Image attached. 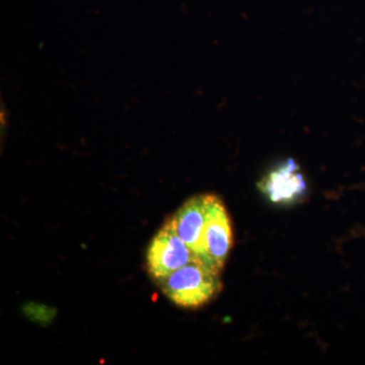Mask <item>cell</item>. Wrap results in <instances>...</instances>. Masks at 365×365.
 I'll return each mask as SVG.
<instances>
[{
    "label": "cell",
    "instance_id": "obj_1",
    "mask_svg": "<svg viewBox=\"0 0 365 365\" xmlns=\"http://www.w3.org/2000/svg\"><path fill=\"white\" fill-rule=\"evenodd\" d=\"M220 274L200 258H196L157 284L173 304L195 309L207 304L222 292Z\"/></svg>",
    "mask_w": 365,
    "mask_h": 365
},
{
    "label": "cell",
    "instance_id": "obj_2",
    "mask_svg": "<svg viewBox=\"0 0 365 365\" xmlns=\"http://www.w3.org/2000/svg\"><path fill=\"white\" fill-rule=\"evenodd\" d=\"M199 258L168 222L153 237L146 252V268L155 283Z\"/></svg>",
    "mask_w": 365,
    "mask_h": 365
},
{
    "label": "cell",
    "instance_id": "obj_3",
    "mask_svg": "<svg viewBox=\"0 0 365 365\" xmlns=\"http://www.w3.org/2000/svg\"><path fill=\"white\" fill-rule=\"evenodd\" d=\"M234 245L232 222L220 197L215 196L204 225L199 258L215 270L222 272Z\"/></svg>",
    "mask_w": 365,
    "mask_h": 365
},
{
    "label": "cell",
    "instance_id": "obj_4",
    "mask_svg": "<svg viewBox=\"0 0 365 365\" xmlns=\"http://www.w3.org/2000/svg\"><path fill=\"white\" fill-rule=\"evenodd\" d=\"M258 189L271 202L287 205L302 199L307 187L299 165L288 158L262 178Z\"/></svg>",
    "mask_w": 365,
    "mask_h": 365
},
{
    "label": "cell",
    "instance_id": "obj_5",
    "mask_svg": "<svg viewBox=\"0 0 365 365\" xmlns=\"http://www.w3.org/2000/svg\"><path fill=\"white\" fill-rule=\"evenodd\" d=\"M215 196L213 194L193 196L168 220L180 239L188 245L197 257L200 256L204 225Z\"/></svg>",
    "mask_w": 365,
    "mask_h": 365
}]
</instances>
